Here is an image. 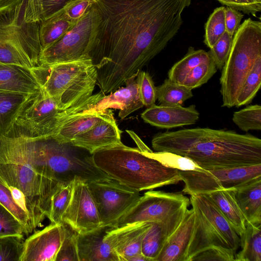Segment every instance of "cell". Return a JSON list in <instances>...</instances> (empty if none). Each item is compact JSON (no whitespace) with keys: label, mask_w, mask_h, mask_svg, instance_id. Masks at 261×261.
<instances>
[{"label":"cell","mask_w":261,"mask_h":261,"mask_svg":"<svg viewBox=\"0 0 261 261\" xmlns=\"http://www.w3.org/2000/svg\"><path fill=\"white\" fill-rule=\"evenodd\" d=\"M233 193L246 222L261 224V177L233 189Z\"/></svg>","instance_id":"25"},{"label":"cell","mask_w":261,"mask_h":261,"mask_svg":"<svg viewBox=\"0 0 261 261\" xmlns=\"http://www.w3.org/2000/svg\"><path fill=\"white\" fill-rule=\"evenodd\" d=\"M89 110L66 122L51 137L62 143H70L76 136L89 130L112 113L109 109L101 112Z\"/></svg>","instance_id":"27"},{"label":"cell","mask_w":261,"mask_h":261,"mask_svg":"<svg viewBox=\"0 0 261 261\" xmlns=\"http://www.w3.org/2000/svg\"><path fill=\"white\" fill-rule=\"evenodd\" d=\"M164 166L180 171L197 170L201 168L189 158L168 151L143 152Z\"/></svg>","instance_id":"38"},{"label":"cell","mask_w":261,"mask_h":261,"mask_svg":"<svg viewBox=\"0 0 261 261\" xmlns=\"http://www.w3.org/2000/svg\"><path fill=\"white\" fill-rule=\"evenodd\" d=\"M136 80L143 105L149 108L155 105L157 100L156 89L150 74L141 70L137 74Z\"/></svg>","instance_id":"43"},{"label":"cell","mask_w":261,"mask_h":261,"mask_svg":"<svg viewBox=\"0 0 261 261\" xmlns=\"http://www.w3.org/2000/svg\"><path fill=\"white\" fill-rule=\"evenodd\" d=\"M42 89L60 98L66 108L71 107L93 95L97 70L89 56L81 59L32 69Z\"/></svg>","instance_id":"7"},{"label":"cell","mask_w":261,"mask_h":261,"mask_svg":"<svg viewBox=\"0 0 261 261\" xmlns=\"http://www.w3.org/2000/svg\"><path fill=\"white\" fill-rule=\"evenodd\" d=\"M234 261L235 253L230 249L213 246L195 255L191 261Z\"/></svg>","instance_id":"46"},{"label":"cell","mask_w":261,"mask_h":261,"mask_svg":"<svg viewBox=\"0 0 261 261\" xmlns=\"http://www.w3.org/2000/svg\"><path fill=\"white\" fill-rule=\"evenodd\" d=\"M0 203L10 211L21 223L28 235L34 230L29 217L15 201L8 186L0 178Z\"/></svg>","instance_id":"39"},{"label":"cell","mask_w":261,"mask_h":261,"mask_svg":"<svg viewBox=\"0 0 261 261\" xmlns=\"http://www.w3.org/2000/svg\"><path fill=\"white\" fill-rule=\"evenodd\" d=\"M190 203L194 212V225L188 248V261H191L195 255L213 246L231 250L217 226L204 216L191 199Z\"/></svg>","instance_id":"16"},{"label":"cell","mask_w":261,"mask_h":261,"mask_svg":"<svg viewBox=\"0 0 261 261\" xmlns=\"http://www.w3.org/2000/svg\"><path fill=\"white\" fill-rule=\"evenodd\" d=\"M64 235L62 224L51 223L24 241L20 261H55Z\"/></svg>","instance_id":"15"},{"label":"cell","mask_w":261,"mask_h":261,"mask_svg":"<svg viewBox=\"0 0 261 261\" xmlns=\"http://www.w3.org/2000/svg\"><path fill=\"white\" fill-rule=\"evenodd\" d=\"M208 52L203 49L195 50L190 47L186 55L175 63L169 70L168 79L173 82L181 84L187 74L199 64L211 58Z\"/></svg>","instance_id":"32"},{"label":"cell","mask_w":261,"mask_h":261,"mask_svg":"<svg viewBox=\"0 0 261 261\" xmlns=\"http://www.w3.org/2000/svg\"><path fill=\"white\" fill-rule=\"evenodd\" d=\"M225 10L223 6L215 9L206 22L204 42L210 48L226 32Z\"/></svg>","instance_id":"37"},{"label":"cell","mask_w":261,"mask_h":261,"mask_svg":"<svg viewBox=\"0 0 261 261\" xmlns=\"http://www.w3.org/2000/svg\"><path fill=\"white\" fill-rule=\"evenodd\" d=\"M136 76L127 79L124 83L125 87H120L108 95H105L90 111L101 112L109 108L116 109L119 110L118 116L124 119L142 108L144 105L140 96Z\"/></svg>","instance_id":"22"},{"label":"cell","mask_w":261,"mask_h":261,"mask_svg":"<svg viewBox=\"0 0 261 261\" xmlns=\"http://www.w3.org/2000/svg\"><path fill=\"white\" fill-rule=\"evenodd\" d=\"M192 0H93L101 21L88 56L96 85L113 92L159 54L175 36Z\"/></svg>","instance_id":"1"},{"label":"cell","mask_w":261,"mask_h":261,"mask_svg":"<svg viewBox=\"0 0 261 261\" xmlns=\"http://www.w3.org/2000/svg\"><path fill=\"white\" fill-rule=\"evenodd\" d=\"M227 7L251 14L256 17V13L261 11V1L259 0H217Z\"/></svg>","instance_id":"48"},{"label":"cell","mask_w":261,"mask_h":261,"mask_svg":"<svg viewBox=\"0 0 261 261\" xmlns=\"http://www.w3.org/2000/svg\"><path fill=\"white\" fill-rule=\"evenodd\" d=\"M63 9L39 22L41 52L59 39L75 23L66 16Z\"/></svg>","instance_id":"30"},{"label":"cell","mask_w":261,"mask_h":261,"mask_svg":"<svg viewBox=\"0 0 261 261\" xmlns=\"http://www.w3.org/2000/svg\"><path fill=\"white\" fill-rule=\"evenodd\" d=\"M94 4L93 0H73L63 9L66 16L76 23L89 10Z\"/></svg>","instance_id":"47"},{"label":"cell","mask_w":261,"mask_h":261,"mask_svg":"<svg viewBox=\"0 0 261 261\" xmlns=\"http://www.w3.org/2000/svg\"><path fill=\"white\" fill-rule=\"evenodd\" d=\"M24 18L27 22H40L39 0H26L24 9Z\"/></svg>","instance_id":"51"},{"label":"cell","mask_w":261,"mask_h":261,"mask_svg":"<svg viewBox=\"0 0 261 261\" xmlns=\"http://www.w3.org/2000/svg\"><path fill=\"white\" fill-rule=\"evenodd\" d=\"M0 178L25 195L33 230L49 211L50 200L58 183L35 172L14 138L0 136Z\"/></svg>","instance_id":"5"},{"label":"cell","mask_w":261,"mask_h":261,"mask_svg":"<svg viewBox=\"0 0 261 261\" xmlns=\"http://www.w3.org/2000/svg\"><path fill=\"white\" fill-rule=\"evenodd\" d=\"M64 235L55 261H79L76 237L77 233L63 223Z\"/></svg>","instance_id":"41"},{"label":"cell","mask_w":261,"mask_h":261,"mask_svg":"<svg viewBox=\"0 0 261 261\" xmlns=\"http://www.w3.org/2000/svg\"><path fill=\"white\" fill-rule=\"evenodd\" d=\"M63 223L77 233H86L102 225L86 182L74 181L71 199L64 215Z\"/></svg>","instance_id":"14"},{"label":"cell","mask_w":261,"mask_h":261,"mask_svg":"<svg viewBox=\"0 0 261 261\" xmlns=\"http://www.w3.org/2000/svg\"><path fill=\"white\" fill-rule=\"evenodd\" d=\"M151 223L139 222L121 227H113L107 233L105 239L119 257L120 261H128L141 253L143 238Z\"/></svg>","instance_id":"17"},{"label":"cell","mask_w":261,"mask_h":261,"mask_svg":"<svg viewBox=\"0 0 261 261\" xmlns=\"http://www.w3.org/2000/svg\"><path fill=\"white\" fill-rule=\"evenodd\" d=\"M261 57V23L249 18L234 33L220 78L222 107L236 106L243 85L255 61Z\"/></svg>","instance_id":"8"},{"label":"cell","mask_w":261,"mask_h":261,"mask_svg":"<svg viewBox=\"0 0 261 261\" xmlns=\"http://www.w3.org/2000/svg\"><path fill=\"white\" fill-rule=\"evenodd\" d=\"M190 203V199L181 193L149 191L141 196L113 226L118 227L139 222H159Z\"/></svg>","instance_id":"13"},{"label":"cell","mask_w":261,"mask_h":261,"mask_svg":"<svg viewBox=\"0 0 261 261\" xmlns=\"http://www.w3.org/2000/svg\"><path fill=\"white\" fill-rule=\"evenodd\" d=\"M92 156L96 166L111 178L138 191L181 181L178 170L167 167L138 148L122 143L98 150Z\"/></svg>","instance_id":"3"},{"label":"cell","mask_w":261,"mask_h":261,"mask_svg":"<svg viewBox=\"0 0 261 261\" xmlns=\"http://www.w3.org/2000/svg\"><path fill=\"white\" fill-rule=\"evenodd\" d=\"M204 216L215 224L225 238L231 250L236 253L240 246V239L218 206L205 194L191 195Z\"/></svg>","instance_id":"26"},{"label":"cell","mask_w":261,"mask_h":261,"mask_svg":"<svg viewBox=\"0 0 261 261\" xmlns=\"http://www.w3.org/2000/svg\"><path fill=\"white\" fill-rule=\"evenodd\" d=\"M261 85V57L255 61L247 75L238 96L236 107L250 104Z\"/></svg>","instance_id":"35"},{"label":"cell","mask_w":261,"mask_h":261,"mask_svg":"<svg viewBox=\"0 0 261 261\" xmlns=\"http://www.w3.org/2000/svg\"><path fill=\"white\" fill-rule=\"evenodd\" d=\"M128 261H151L150 259L144 256L142 253L135 255L129 258Z\"/></svg>","instance_id":"54"},{"label":"cell","mask_w":261,"mask_h":261,"mask_svg":"<svg viewBox=\"0 0 261 261\" xmlns=\"http://www.w3.org/2000/svg\"><path fill=\"white\" fill-rule=\"evenodd\" d=\"M199 113L194 105L165 107L154 105L141 114L144 121L161 128L170 129L193 125L199 118Z\"/></svg>","instance_id":"19"},{"label":"cell","mask_w":261,"mask_h":261,"mask_svg":"<svg viewBox=\"0 0 261 261\" xmlns=\"http://www.w3.org/2000/svg\"><path fill=\"white\" fill-rule=\"evenodd\" d=\"M23 247L22 237L7 236L0 237V261H20Z\"/></svg>","instance_id":"42"},{"label":"cell","mask_w":261,"mask_h":261,"mask_svg":"<svg viewBox=\"0 0 261 261\" xmlns=\"http://www.w3.org/2000/svg\"><path fill=\"white\" fill-rule=\"evenodd\" d=\"M233 122L242 131L261 130V106L250 105L233 113Z\"/></svg>","instance_id":"36"},{"label":"cell","mask_w":261,"mask_h":261,"mask_svg":"<svg viewBox=\"0 0 261 261\" xmlns=\"http://www.w3.org/2000/svg\"><path fill=\"white\" fill-rule=\"evenodd\" d=\"M35 94L0 91V136L8 134L24 105Z\"/></svg>","instance_id":"28"},{"label":"cell","mask_w":261,"mask_h":261,"mask_svg":"<svg viewBox=\"0 0 261 261\" xmlns=\"http://www.w3.org/2000/svg\"><path fill=\"white\" fill-rule=\"evenodd\" d=\"M185 183L182 192L190 195L206 194L224 190L234 189L261 177V164L233 168H216L180 171Z\"/></svg>","instance_id":"11"},{"label":"cell","mask_w":261,"mask_h":261,"mask_svg":"<svg viewBox=\"0 0 261 261\" xmlns=\"http://www.w3.org/2000/svg\"><path fill=\"white\" fill-rule=\"evenodd\" d=\"M189 205H185L163 220L151 223L142 243L141 253L155 261L168 238L181 222Z\"/></svg>","instance_id":"21"},{"label":"cell","mask_w":261,"mask_h":261,"mask_svg":"<svg viewBox=\"0 0 261 261\" xmlns=\"http://www.w3.org/2000/svg\"><path fill=\"white\" fill-rule=\"evenodd\" d=\"M100 21L99 12L93 4L64 35L41 52L39 66L76 60L88 56Z\"/></svg>","instance_id":"10"},{"label":"cell","mask_w":261,"mask_h":261,"mask_svg":"<svg viewBox=\"0 0 261 261\" xmlns=\"http://www.w3.org/2000/svg\"><path fill=\"white\" fill-rule=\"evenodd\" d=\"M23 1L24 0H0V15L12 11Z\"/></svg>","instance_id":"52"},{"label":"cell","mask_w":261,"mask_h":261,"mask_svg":"<svg viewBox=\"0 0 261 261\" xmlns=\"http://www.w3.org/2000/svg\"><path fill=\"white\" fill-rule=\"evenodd\" d=\"M259 1H261V0H259Z\"/></svg>","instance_id":"55"},{"label":"cell","mask_w":261,"mask_h":261,"mask_svg":"<svg viewBox=\"0 0 261 261\" xmlns=\"http://www.w3.org/2000/svg\"><path fill=\"white\" fill-rule=\"evenodd\" d=\"M24 228L17 219L0 203V237L7 236L23 237Z\"/></svg>","instance_id":"44"},{"label":"cell","mask_w":261,"mask_h":261,"mask_svg":"<svg viewBox=\"0 0 261 261\" xmlns=\"http://www.w3.org/2000/svg\"><path fill=\"white\" fill-rule=\"evenodd\" d=\"M156 89L157 100L161 106H181L193 96L191 90L169 79H165L161 85L156 87Z\"/></svg>","instance_id":"33"},{"label":"cell","mask_w":261,"mask_h":261,"mask_svg":"<svg viewBox=\"0 0 261 261\" xmlns=\"http://www.w3.org/2000/svg\"><path fill=\"white\" fill-rule=\"evenodd\" d=\"M121 130L113 113L87 132L76 136L70 143L88 151L95 152L121 143Z\"/></svg>","instance_id":"18"},{"label":"cell","mask_w":261,"mask_h":261,"mask_svg":"<svg viewBox=\"0 0 261 261\" xmlns=\"http://www.w3.org/2000/svg\"><path fill=\"white\" fill-rule=\"evenodd\" d=\"M25 2L24 0L12 11L0 15V63L32 69L39 66V22L25 21Z\"/></svg>","instance_id":"9"},{"label":"cell","mask_w":261,"mask_h":261,"mask_svg":"<svg viewBox=\"0 0 261 261\" xmlns=\"http://www.w3.org/2000/svg\"><path fill=\"white\" fill-rule=\"evenodd\" d=\"M233 37L225 32L208 51L217 69L222 70L225 64L231 49Z\"/></svg>","instance_id":"45"},{"label":"cell","mask_w":261,"mask_h":261,"mask_svg":"<svg viewBox=\"0 0 261 261\" xmlns=\"http://www.w3.org/2000/svg\"><path fill=\"white\" fill-rule=\"evenodd\" d=\"M126 132L134 140L138 146V148L141 151L143 152L152 151V150L143 143L140 138L134 132L131 130H126Z\"/></svg>","instance_id":"53"},{"label":"cell","mask_w":261,"mask_h":261,"mask_svg":"<svg viewBox=\"0 0 261 261\" xmlns=\"http://www.w3.org/2000/svg\"><path fill=\"white\" fill-rule=\"evenodd\" d=\"M74 181L59 184L52 195L47 218L51 223L62 224L64 215L70 203Z\"/></svg>","instance_id":"34"},{"label":"cell","mask_w":261,"mask_h":261,"mask_svg":"<svg viewBox=\"0 0 261 261\" xmlns=\"http://www.w3.org/2000/svg\"><path fill=\"white\" fill-rule=\"evenodd\" d=\"M194 225V210L187 209L181 222L166 241L155 261H188V251Z\"/></svg>","instance_id":"23"},{"label":"cell","mask_w":261,"mask_h":261,"mask_svg":"<svg viewBox=\"0 0 261 261\" xmlns=\"http://www.w3.org/2000/svg\"><path fill=\"white\" fill-rule=\"evenodd\" d=\"M241 250L234 261H261V224L246 222V229L239 236Z\"/></svg>","instance_id":"31"},{"label":"cell","mask_w":261,"mask_h":261,"mask_svg":"<svg viewBox=\"0 0 261 261\" xmlns=\"http://www.w3.org/2000/svg\"><path fill=\"white\" fill-rule=\"evenodd\" d=\"M217 71L215 63L211 58L194 67L187 74L181 85L192 90L206 83Z\"/></svg>","instance_id":"40"},{"label":"cell","mask_w":261,"mask_h":261,"mask_svg":"<svg viewBox=\"0 0 261 261\" xmlns=\"http://www.w3.org/2000/svg\"><path fill=\"white\" fill-rule=\"evenodd\" d=\"M27 158L35 172L60 184L110 178L96 166L88 151L51 137L31 139Z\"/></svg>","instance_id":"4"},{"label":"cell","mask_w":261,"mask_h":261,"mask_svg":"<svg viewBox=\"0 0 261 261\" xmlns=\"http://www.w3.org/2000/svg\"><path fill=\"white\" fill-rule=\"evenodd\" d=\"M112 225H101L76 237L79 261H120L117 254L105 239Z\"/></svg>","instance_id":"20"},{"label":"cell","mask_w":261,"mask_h":261,"mask_svg":"<svg viewBox=\"0 0 261 261\" xmlns=\"http://www.w3.org/2000/svg\"><path fill=\"white\" fill-rule=\"evenodd\" d=\"M73 0H39L40 21L62 10Z\"/></svg>","instance_id":"49"},{"label":"cell","mask_w":261,"mask_h":261,"mask_svg":"<svg viewBox=\"0 0 261 261\" xmlns=\"http://www.w3.org/2000/svg\"><path fill=\"white\" fill-rule=\"evenodd\" d=\"M244 15L239 11L229 7H225V22L226 32L233 36L240 25Z\"/></svg>","instance_id":"50"},{"label":"cell","mask_w":261,"mask_h":261,"mask_svg":"<svg viewBox=\"0 0 261 261\" xmlns=\"http://www.w3.org/2000/svg\"><path fill=\"white\" fill-rule=\"evenodd\" d=\"M155 151L187 157L204 169L261 164V140L250 134L208 127L184 128L155 134Z\"/></svg>","instance_id":"2"},{"label":"cell","mask_w":261,"mask_h":261,"mask_svg":"<svg viewBox=\"0 0 261 261\" xmlns=\"http://www.w3.org/2000/svg\"><path fill=\"white\" fill-rule=\"evenodd\" d=\"M41 90L31 69L0 63V91L35 94Z\"/></svg>","instance_id":"24"},{"label":"cell","mask_w":261,"mask_h":261,"mask_svg":"<svg viewBox=\"0 0 261 261\" xmlns=\"http://www.w3.org/2000/svg\"><path fill=\"white\" fill-rule=\"evenodd\" d=\"M102 225L113 224L139 200V191L107 178L87 183Z\"/></svg>","instance_id":"12"},{"label":"cell","mask_w":261,"mask_h":261,"mask_svg":"<svg viewBox=\"0 0 261 261\" xmlns=\"http://www.w3.org/2000/svg\"><path fill=\"white\" fill-rule=\"evenodd\" d=\"M233 190L218 191L205 195L218 206L240 236L246 229V220L234 199Z\"/></svg>","instance_id":"29"},{"label":"cell","mask_w":261,"mask_h":261,"mask_svg":"<svg viewBox=\"0 0 261 261\" xmlns=\"http://www.w3.org/2000/svg\"><path fill=\"white\" fill-rule=\"evenodd\" d=\"M104 95L99 92L84 101L66 108L59 97L50 96L42 89L24 105L12 128L5 137H53L64 124L90 110Z\"/></svg>","instance_id":"6"}]
</instances>
